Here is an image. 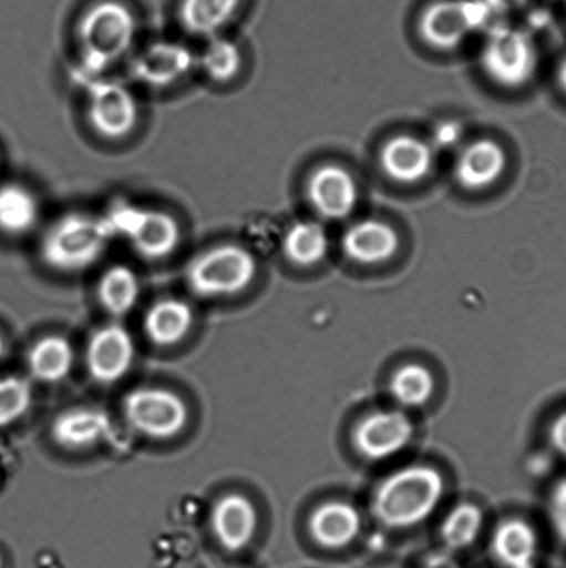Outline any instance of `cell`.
<instances>
[{
    "label": "cell",
    "mask_w": 566,
    "mask_h": 568,
    "mask_svg": "<svg viewBox=\"0 0 566 568\" xmlns=\"http://www.w3.org/2000/svg\"><path fill=\"white\" fill-rule=\"evenodd\" d=\"M135 11L122 0H97L88 6L76 24L81 70L96 80L131 53L137 37Z\"/></svg>",
    "instance_id": "cell-1"
},
{
    "label": "cell",
    "mask_w": 566,
    "mask_h": 568,
    "mask_svg": "<svg viewBox=\"0 0 566 568\" xmlns=\"http://www.w3.org/2000/svg\"><path fill=\"white\" fill-rule=\"evenodd\" d=\"M445 494V480L432 466L413 465L392 473L377 487L373 515L382 526L407 530L434 514Z\"/></svg>",
    "instance_id": "cell-2"
},
{
    "label": "cell",
    "mask_w": 566,
    "mask_h": 568,
    "mask_svg": "<svg viewBox=\"0 0 566 568\" xmlns=\"http://www.w3.org/2000/svg\"><path fill=\"white\" fill-rule=\"evenodd\" d=\"M114 241L103 216L81 213L60 215L42 233L39 257L60 274H80L93 268Z\"/></svg>",
    "instance_id": "cell-3"
},
{
    "label": "cell",
    "mask_w": 566,
    "mask_h": 568,
    "mask_svg": "<svg viewBox=\"0 0 566 568\" xmlns=\"http://www.w3.org/2000/svg\"><path fill=\"white\" fill-rule=\"evenodd\" d=\"M257 274L253 252L240 243L225 242L196 254L186 265L185 280L198 297L220 298L240 294Z\"/></svg>",
    "instance_id": "cell-4"
},
{
    "label": "cell",
    "mask_w": 566,
    "mask_h": 568,
    "mask_svg": "<svg viewBox=\"0 0 566 568\" xmlns=\"http://www.w3.org/2000/svg\"><path fill=\"white\" fill-rule=\"evenodd\" d=\"M114 239L122 237L138 257L147 261L169 258L182 242V227L175 215L163 209L114 204L103 215Z\"/></svg>",
    "instance_id": "cell-5"
},
{
    "label": "cell",
    "mask_w": 566,
    "mask_h": 568,
    "mask_svg": "<svg viewBox=\"0 0 566 568\" xmlns=\"http://www.w3.org/2000/svg\"><path fill=\"white\" fill-rule=\"evenodd\" d=\"M481 63L486 75L497 85L518 89L535 77L539 55L528 33L498 26L487 32Z\"/></svg>",
    "instance_id": "cell-6"
},
{
    "label": "cell",
    "mask_w": 566,
    "mask_h": 568,
    "mask_svg": "<svg viewBox=\"0 0 566 568\" xmlns=\"http://www.w3.org/2000/svg\"><path fill=\"white\" fill-rule=\"evenodd\" d=\"M85 111L91 130L109 142L131 136L141 120V108L132 89L103 78L89 81Z\"/></svg>",
    "instance_id": "cell-7"
},
{
    "label": "cell",
    "mask_w": 566,
    "mask_h": 568,
    "mask_svg": "<svg viewBox=\"0 0 566 568\" xmlns=\"http://www.w3.org/2000/svg\"><path fill=\"white\" fill-rule=\"evenodd\" d=\"M492 16L484 0H435L421 13L419 31L430 47L452 50L485 27Z\"/></svg>",
    "instance_id": "cell-8"
},
{
    "label": "cell",
    "mask_w": 566,
    "mask_h": 568,
    "mask_svg": "<svg viewBox=\"0 0 566 568\" xmlns=\"http://www.w3.org/2000/svg\"><path fill=\"white\" fill-rule=\"evenodd\" d=\"M124 416L133 430L153 439L177 436L187 425V406L179 395L158 387L133 389L124 399Z\"/></svg>",
    "instance_id": "cell-9"
},
{
    "label": "cell",
    "mask_w": 566,
    "mask_h": 568,
    "mask_svg": "<svg viewBox=\"0 0 566 568\" xmlns=\"http://www.w3.org/2000/svg\"><path fill=\"white\" fill-rule=\"evenodd\" d=\"M197 67V54L186 43L157 41L133 55L131 77L152 89L176 85Z\"/></svg>",
    "instance_id": "cell-10"
},
{
    "label": "cell",
    "mask_w": 566,
    "mask_h": 568,
    "mask_svg": "<svg viewBox=\"0 0 566 568\" xmlns=\"http://www.w3.org/2000/svg\"><path fill=\"white\" fill-rule=\"evenodd\" d=\"M413 422L401 410H379L363 417L353 430V445L363 458L385 460L412 442Z\"/></svg>",
    "instance_id": "cell-11"
},
{
    "label": "cell",
    "mask_w": 566,
    "mask_h": 568,
    "mask_svg": "<svg viewBox=\"0 0 566 568\" xmlns=\"http://www.w3.org/2000/svg\"><path fill=\"white\" fill-rule=\"evenodd\" d=\"M310 204L326 220H343L353 213L359 191L351 172L337 164L319 166L307 182Z\"/></svg>",
    "instance_id": "cell-12"
},
{
    "label": "cell",
    "mask_w": 566,
    "mask_h": 568,
    "mask_svg": "<svg viewBox=\"0 0 566 568\" xmlns=\"http://www.w3.org/2000/svg\"><path fill=\"white\" fill-rule=\"evenodd\" d=\"M135 359V343L130 332L120 325H109L92 334L86 348L88 371L94 381L113 384L131 371Z\"/></svg>",
    "instance_id": "cell-13"
},
{
    "label": "cell",
    "mask_w": 566,
    "mask_h": 568,
    "mask_svg": "<svg viewBox=\"0 0 566 568\" xmlns=\"http://www.w3.org/2000/svg\"><path fill=\"white\" fill-rule=\"evenodd\" d=\"M210 527L222 548L231 554L240 552L257 532V509L240 494L226 495L214 506Z\"/></svg>",
    "instance_id": "cell-14"
},
{
    "label": "cell",
    "mask_w": 566,
    "mask_h": 568,
    "mask_svg": "<svg viewBox=\"0 0 566 568\" xmlns=\"http://www.w3.org/2000/svg\"><path fill=\"white\" fill-rule=\"evenodd\" d=\"M382 171L392 181L412 185L429 176L434 164L430 143L410 135L393 136L380 152Z\"/></svg>",
    "instance_id": "cell-15"
},
{
    "label": "cell",
    "mask_w": 566,
    "mask_h": 568,
    "mask_svg": "<svg viewBox=\"0 0 566 568\" xmlns=\"http://www.w3.org/2000/svg\"><path fill=\"white\" fill-rule=\"evenodd\" d=\"M507 169V154L502 144L480 139L460 153L454 176L469 191H484L501 180Z\"/></svg>",
    "instance_id": "cell-16"
},
{
    "label": "cell",
    "mask_w": 566,
    "mask_h": 568,
    "mask_svg": "<svg viewBox=\"0 0 566 568\" xmlns=\"http://www.w3.org/2000/svg\"><path fill=\"white\" fill-rule=\"evenodd\" d=\"M342 250L349 260L360 265L387 263L399 250V235L384 221H360L343 235Z\"/></svg>",
    "instance_id": "cell-17"
},
{
    "label": "cell",
    "mask_w": 566,
    "mask_h": 568,
    "mask_svg": "<svg viewBox=\"0 0 566 568\" xmlns=\"http://www.w3.org/2000/svg\"><path fill=\"white\" fill-rule=\"evenodd\" d=\"M362 530V516L353 505L331 500L315 509L309 532L319 547L330 550L347 548Z\"/></svg>",
    "instance_id": "cell-18"
},
{
    "label": "cell",
    "mask_w": 566,
    "mask_h": 568,
    "mask_svg": "<svg viewBox=\"0 0 566 568\" xmlns=\"http://www.w3.org/2000/svg\"><path fill=\"white\" fill-rule=\"evenodd\" d=\"M111 430V422L104 410L74 408L55 417L52 437L65 449H85L97 444Z\"/></svg>",
    "instance_id": "cell-19"
},
{
    "label": "cell",
    "mask_w": 566,
    "mask_h": 568,
    "mask_svg": "<svg viewBox=\"0 0 566 568\" xmlns=\"http://www.w3.org/2000/svg\"><path fill=\"white\" fill-rule=\"evenodd\" d=\"M246 0H181L179 24L188 36L208 39L230 24Z\"/></svg>",
    "instance_id": "cell-20"
},
{
    "label": "cell",
    "mask_w": 566,
    "mask_h": 568,
    "mask_svg": "<svg viewBox=\"0 0 566 568\" xmlns=\"http://www.w3.org/2000/svg\"><path fill=\"white\" fill-rule=\"evenodd\" d=\"M537 545V534L528 521L510 519L493 532L492 552L503 567L534 568Z\"/></svg>",
    "instance_id": "cell-21"
},
{
    "label": "cell",
    "mask_w": 566,
    "mask_h": 568,
    "mask_svg": "<svg viewBox=\"0 0 566 568\" xmlns=\"http://www.w3.org/2000/svg\"><path fill=\"white\" fill-rule=\"evenodd\" d=\"M193 320L192 306L185 301L164 298L150 306L144 316V332L155 345L171 347L187 336Z\"/></svg>",
    "instance_id": "cell-22"
},
{
    "label": "cell",
    "mask_w": 566,
    "mask_h": 568,
    "mask_svg": "<svg viewBox=\"0 0 566 568\" xmlns=\"http://www.w3.org/2000/svg\"><path fill=\"white\" fill-rule=\"evenodd\" d=\"M41 220V204L35 193L20 183L0 186V232L8 236H24L35 230Z\"/></svg>",
    "instance_id": "cell-23"
},
{
    "label": "cell",
    "mask_w": 566,
    "mask_h": 568,
    "mask_svg": "<svg viewBox=\"0 0 566 568\" xmlns=\"http://www.w3.org/2000/svg\"><path fill=\"white\" fill-rule=\"evenodd\" d=\"M282 253L291 264L310 268L325 260L330 242L325 226L315 221H299L282 237Z\"/></svg>",
    "instance_id": "cell-24"
},
{
    "label": "cell",
    "mask_w": 566,
    "mask_h": 568,
    "mask_svg": "<svg viewBox=\"0 0 566 568\" xmlns=\"http://www.w3.org/2000/svg\"><path fill=\"white\" fill-rule=\"evenodd\" d=\"M97 297L109 314H130L141 297V281L136 272L125 264L111 265L100 277Z\"/></svg>",
    "instance_id": "cell-25"
},
{
    "label": "cell",
    "mask_w": 566,
    "mask_h": 568,
    "mask_svg": "<svg viewBox=\"0 0 566 568\" xmlns=\"http://www.w3.org/2000/svg\"><path fill=\"white\" fill-rule=\"evenodd\" d=\"M28 369L43 383H58L69 376L74 365V351L69 339L48 336L32 345L28 353Z\"/></svg>",
    "instance_id": "cell-26"
},
{
    "label": "cell",
    "mask_w": 566,
    "mask_h": 568,
    "mask_svg": "<svg viewBox=\"0 0 566 568\" xmlns=\"http://www.w3.org/2000/svg\"><path fill=\"white\" fill-rule=\"evenodd\" d=\"M240 47L229 38L216 36L207 39L202 52L197 54V67L209 81L226 85L235 81L243 70Z\"/></svg>",
    "instance_id": "cell-27"
},
{
    "label": "cell",
    "mask_w": 566,
    "mask_h": 568,
    "mask_svg": "<svg viewBox=\"0 0 566 568\" xmlns=\"http://www.w3.org/2000/svg\"><path fill=\"white\" fill-rule=\"evenodd\" d=\"M390 389L398 404L407 408H420L434 395L435 378L425 366L409 364L393 373Z\"/></svg>",
    "instance_id": "cell-28"
},
{
    "label": "cell",
    "mask_w": 566,
    "mask_h": 568,
    "mask_svg": "<svg viewBox=\"0 0 566 568\" xmlns=\"http://www.w3.org/2000/svg\"><path fill=\"white\" fill-rule=\"evenodd\" d=\"M484 527V511L475 504H460L443 520L441 537L447 548L467 549L478 539Z\"/></svg>",
    "instance_id": "cell-29"
},
{
    "label": "cell",
    "mask_w": 566,
    "mask_h": 568,
    "mask_svg": "<svg viewBox=\"0 0 566 568\" xmlns=\"http://www.w3.org/2000/svg\"><path fill=\"white\" fill-rule=\"evenodd\" d=\"M32 404V389L24 378L10 376L0 381V428L13 425Z\"/></svg>",
    "instance_id": "cell-30"
},
{
    "label": "cell",
    "mask_w": 566,
    "mask_h": 568,
    "mask_svg": "<svg viewBox=\"0 0 566 568\" xmlns=\"http://www.w3.org/2000/svg\"><path fill=\"white\" fill-rule=\"evenodd\" d=\"M547 514L554 534L566 545V476L554 484L548 495Z\"/></svg>",
    "instance_id": "cell-31"
},
{
    "label": "cell",
    "mask_w": 566,
    "mask_h": 568,
    "mask_svg": "<svg viewBox=\"0 0 566 568\" xmlns=\"http://www.w3.org/2000/svg\"><path fill=\"white\" fill-rule=\"evenodd\" d=\"M548 443L554 453L566 460V409L559 412L548 426Z\"/></svg>",
    "instance_id": "cell-32"
},
{
    "label": "cell",
    "mask_w": 566,
    "mask_h": 568,
    "mask_svg": "<svg viewBox=\"0 0 566 568\" xmlns=\"http://www.w3.org/2000/svg\"><path fill=\"white\" fill-rule=\"evenodd\" d=\"M434 136L435 146L445 149L452 148L460 141V138H462V128H460L457 122L446 121L436 128Z\"/></svg>",
    "instance_id": "cell-33"
},
{
    "label": "cell",
    "mask_w": 566,
    "mask_h": 568,
    "mask_svg": "<svg viewBox=\"0 0 566 568\" xmlns=\"http://www.w3.org/2000/svg\"><path fill=\"white\" fill-rule=\"evenodd\" d=\"M487 8L492 10V13H512L523 9L524 6L528 4L529 0H484Z\"/></svg>",
    "instance_id": "cell-34"
},
{
    "label": "cell",
    "mask_w": 566,
    "mask_h": 568,
    "mask_svg": "<svg viewBox=\"0 0 566 568\" xmlns=\"http://www.w3.org/2000/svg\"><path fill=\"white\" fill-rule=\"evenodd\" d=\"M557 80L558 85L562 87L564 93L566 94V55H564L562 63L558 65Z\"/></svg>",
    "instance_id": "cell-35"
},
{
    "label": "cell",
    "mask_w": 566,
    "mask_h": 568,
    "mask_svg": "<svg viewBox=\"0 0 566 568\" xmlns=\"http://www.w3.org/2000/svg\"><path fill=\"white\" fill-rule=\"evenodd\" d=\"M3 348H4L3 339H2V337H0V356H2V354H3Z\"/></svg>",
    "instance_id": "cell-36"
},
{
    "label": "cell",
    "mask_w": 566,
    "mask_h": 568,
    "mask_svg": "<svg viewBox=\"0 0 566 568\" xmlns=\"http://www.w3.org/2000/svg\"><path fill=\"white\" fill-rule=\"evenodd\" d=\"M0 568H3V559H2V556H0Z\"/></svg>",
    "instance_id": "cell-37"
},
{
    "label": "cell",
    "mask_w": 566,
    "mask_h": 568,
    "mask_svg": "<svg viewBox=\"0 0 566 568\" xmlns=\"http://www.w3.org/2000/svg\"><path fill=\"white\" fill-rule=\"evenodd\" d=\"M227 568H238V567H227Z\"/></svg>",
    "instance_id": "cell-38"
}]
</instances>
